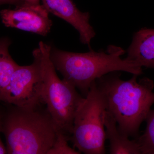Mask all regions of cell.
I'll return each mask as SVG.
<instances>
[{
  "mask_svg": "<svg viewBox=\"0 0 154 154\" xmlns=\"http://www.w3.org/2000/svg\"><path fill=\"white\" fill-rule=\"evenodd\" d=\"M33 61L29 66H18L0 102L24 107L45 104L42 99L43 81L40 60L35 50Z\"/></svg>",
  "mask_w": 154,
  "mask_h": 154,
  "instance_id": "cell-6",
  "label": "cell"
},
{
  "mask_svg": "<svg viewBox=\"0 0 154 154\" xmlns=\"http://www.w3.org/2000/svg\"><path fill=\"white\" fill-rule=\"evenodd\" d=\"M120 75L119 71L111 72L96 80V85L119 131L136 139L140 135L141 125L154 103V83L147 77L137 81L136 75L124 81Z\"/></svg>",
  "mask_w": 154,
  "mask_h": 154,
  "instance_id": "cell-1",
  "label": "cell"
},
{
  "mask_svg": "<svg viewBox=\"0 0 154 154\" xmlns=\"http://www.w3.org/2000/svg\"><path fill=\"white\" fill-rule=\"evenodd\" d=\"M49 12L39 4L25 3L14 9H4L0 14L6 27L46 36L50 31L52 21Z\"/></svg>",
  "mask_w": 154,
  "mask_h": 154,
  "instance_id": "cell-7",
  "label": "cell"
},
{
  "mask_svg": "<svg viewBox=\"0 0 154 154\" xmlns=\"http://www.w3.org/2000/svg\"><path fill=\"white\" fill-rule=\"evenodd\" d=\"M2 107L1 105H0V133H2ZM7 154V149L4 146L1 137H0V154Z\"/></svg>",
  "mask_w": 154,
  "mask_h": 154,
  "instance_id": "cell-14",
  "label": "cell"
},
{
  "mask_svg": "<svg viewBox=\"0 0 154 154\" xmlns=\"http://www.w3.org/2000/svg\"><path fill=\"white\" fill-rule=\"evenodd\" d=\"M17 0H0V4H11L16 2Z\"/></svg>",
  "mask_w": 154,
  "mask_h": 154,
  "instance_id": "cell-15",
  "label": "cell"
},
{
  "mask_svg": "<svg viewBox=\"0 0 154 154\" xmlns=\"http://www.w3.org/2000/svg\"><path fill=\"white\" fill-rule=\"evenodd\" d=\"M107 110L105 98L96 81L92 84L74 119L69 140L80 152L105 154L104 118Z\"/></svg>",
  "mask_w": 154,
  "mask_h": 154,
  "instance_id": "cell-5",
  "label": "cell"
},
{
  "mask_svg": "<svg viewBox=\"0 0 154 154\" xmlns=\"http://www.w3.org/2000/svg\"><path fill=\"white\" fill-rule=\"evenodd\" d=\"M42 5L49 13L63 19L76 29L80 40L91 49V39L96 36L90 23L89 12H81L72 0H42Z\"/></svg>",
  "mask_w": 154,
  "mask_h": 154,
  "instance_id": "cell-8",
  "label": "cell"
},
{
  "mask_svg": "<svg viewBox=\"0 0 154 154\" xmlns=\"http://www.w3.org/2000/svg\"><path fill=\"white\" fill-rule=\"evenodd\" d=\"M125 53L124 50L114 45H109L106 51L101 50L96 52L91 49L86 53L69 52L51 48L50 57L63 80L85 97L93 82L111 72H125L138 76L142 74V67L121 58Z\"/></svg>",
  "mask_w": 154,
  "mask_h": 154,
  "instance_id": "cell-3",
  "label": "cell"
},
{
  "mask_svg": "<svg viewBox=\"0 0 154 154\" xmlns=\"http://www.w3.org/2000/svg\"><path fill=\"white\" fill-rule=\"evenodd\" d=\"M1 102L7 154H47L55 141L57 128L46 107Z\"/></svg>",
  "mask_w": 154,
  "mask_h": 154,
  "instance_id": "cell-2",
  "label": "cell"
},
{
  "mask_svg": "<svg viewBox=\"0 0 154 154\" xmlns=\"http://www.w3.org/2000/svg\"><path fill=\"white\" fill-rule=\"evenodd\" d=\"M51 49L50 45L42 41L35 49L41 64L42 101L57 128L70 137L75 115L85 97L75 87L58 77L50 57Z\"/></svg>",
  "mask_w": 154,
  "mask_h": 154,
  "instance_id": "cell-4",
  "label": "cell"
},
{
  "mask_svg": "<svg viewBox=\"0 0 154 154\" xmlns=\"http://www.w3.org/2000/svg\"><path fill=\"white\" fill-rule=\"evenodd\" d=\"M69 137L63 131L56 128L55 141L47 154H81L79 151L72 148L69 146Z\"/></svg>",
  "mask_w": 154,
  "mask_h": 154,
  "instance_id": "cell-13",
  "label": "cell"
},
{
  "mask_svg": "<svg viewBox=\"0 0 154 154\" xmlns=\"http://www.w3.org/2000/svg\"><path fill=\"white\" fill-rule=\"evenodd\" d=\"M106 139L109 142V153L111 154H141L135 139L130 140L119 130L113 116L106 110L104 118Z\"/></svg>",
  "mask_w": 154,
  "mask_h": 154,
  "instance_id": "cell-10",
  "label": "cell"
},
{
  "mask_svg": "<svg viewBox=\"0 0 154 154\" xmlns=\"http://www.w3.org/2000/svg\"><path fill=\"white\" fill-rule=\"evenodd\" d=\"M25 3H30V4H39L40 0H24Z\"/></svg>",
  "mask_w": 154,
  "mask_h": 154,
  "instance_id": "cell-16",
  "label": "cell"
},
{
  "mask_svg": "<svg viewBox=\"0 0 154 154\" xmlns=\"http://www.w3.org/2000/svg\"><path fill=\"white\" fill-rule=\"evenodd\" d=\"M127 52L128 60L154 69V29L142 28L135 33Z\"/></svg>",
  "mask_w": 154,
  "mask_h": 154,
  "instance_id": "cell-9",
  "label": "cell"
},
{
  "mask_svg": "<svg viewBox=\"0 0 154 154\" xmlns=\"http://www.w3.org/2000/svg\"><path fill=\"white\" fill-rule=\"evenodd\" d=\"M11 43L8 38H0V101L14 72L19 66L9 53Z\"/></svg>",
  "mask_w": 154,
  "mask_h": 154,
  "instance_id": "cell-11",
  "label": "cell"
},
{
  "mask_svg": "<svg viewBox=\"0 0 154 154\" xmlns=\"http://www.w3.org/2000/svg\"><path fill=\"white\" fill-rule=\"evenodd\" d=\"M145 121L146 126L143 133L134 139L139 146L141 154H154V109H151Z\"/></svg>",
  "mask_w": 154,
  "mask_h": 154,
  "instance_id": "cell-12",
  "label": "cell"
}]
</instances>
